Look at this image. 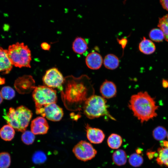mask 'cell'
<instances>
[{
  "label": "cell",
  "mask_w": 168,
  "mask_h": 168,
  "mask_svg": "<svg viewBox=\"0 0 168 168\" xmlns=\"http://www.w3.org/2000/svg\"><path fill=\"white\" fill-rule=\"evenodd\" d=\"M107 142L110 147L113 149H117L121 146L122 139L119 135L112 133L108 138Z\"/></svg>",
  "instance_id": "21"
},
{
  "label": "cell",
  "mask_w": 168,
  "mask_h": 168,
  "mask_svg": "<svg viewBox=\"0 0 168 168\" xmlns=\"http://www.w3.org/2000/svg\"><path fill=\"white\" fill-rule=\"evenodd\" d=\"M35 110L37 114L53 121H60L63 115L62 109L56 103L49 104Z\"/></svg>",
  "instance_id": "8"
},
{
  "label": "cell",
  "mask_w": 168,
  "mask_h": 168,
  "mask_svg": "<svg viewBox=\"0 0 168 168\" xmlns=\"http://www.w3.org/2000/svg\"><path fill=\"white\" fill-rule=\"evenodd\" d=\"M158 155L156 161L160 165L168 167V147H162L158 150Z\"/></svg>",
  "instance_id": "22"
},
{
  "label": "cell",
  "mask_w": 168,
  "mask_h": 168,
  "mask_svg": "<svg viewBox=\"0 0 168 168\" xmlns=\"http://www.w3.org/2000/svg\"><path fill=\"white\" fill-rule=\"evenodd\" d=\"M162 85L163 87L167 88L168 87V81L165 79H163L162 81Z\"/></svg>",
  "instance_id": "34"
},
{
  "label": "cell",
  "mask_w": 168,
  "mask_h": 168,
  "mask_svg": "<svg viewBox=\"0 0 168 168\" xmlns=\"http://www.w3.org/2000/svg\"><path fill=\"white\" fill-rule=\"evenodd\" d=\"M14 85L16 91L22 94L30 93L36 87L34 79L29 75L19 77L15 81Z\"/></svg>",
  "instance_id": "10"
},
{
  "label": "cell",
  "mask_w": 168,
  "mask_h": 168,
  "mask_svg": "<svg viewBox=\"0 0 168 168\" xmlns=\"http://www.w3.org/2000/svg\"><path fill=\"white\" fill-rule=\"evenodd\" d=\"M106 103L102 97L94 95L86 101L82 110L85 115L90 119L106 116L111 119L116 120L108 111Z\"/></svg>",
  "instance_id": "4"
},
{
  "label": "cell",
  "mask_w": 168,
  "mask_h": 168,
  "mask_svg": "<svg viewBox=\"0 0 168 168\" xmlns=\"http://www.w3.org/2000/svg\"><path fill=\"white\" fill-rule=\"evenodd\" d=\"M42 79L46 86L51 88H57L58 89L61 86L64 81L61 73L55 68L47 70Z\"/></svg>",
  "instance_id": "9"
},
{
  "label": "cell",
  "mask_w": 168,
  "mask_h": 168,
  "mask_svg": "<svg viewBox=\"0 0 168 168\" xmlns=\"http://www.w3.org/2000/svg\"><path fill=\"white\" fill-rule=\"evenodd\" d=\"M72 152L77 158L84 161L91 159L97 153V151L91 144L82 140L75 146Z\"/></svg>",
  "instance_id": "7"
},
{
  "label": "cell",
  "mask_w": 168,
  "mask_h": 168,
  "mask_svg": "<svg viewBox=\"0 0 168 168\" xmlns=\"http://www.w3.org/2000/svg\"><path fill=\"white\" fill-rule=\"evenodd\" d=\"M5 80L4 78L0 77V85H2L5 83Z\"/></svg>",
  "instance_id": "37"
},
{
  "label": "cell",
  "mask_w": 168,
  "mask_h": 168,
  "mask_svg": "<svg viewBox=\"0 0 168 168\" xmlns=\"http://www.w3.org/2000/svg\"><path fill=\"white\" fill-rule=\"evenodd\" d=\"M136 152H137V153L139 154L141 152V151L140 149H138L136 150Z\"/></svg>",
  "instance_id": "39"
},
{
  "label": "cell",
  "mask_w": 168,
  "mask_h": 168,
  "mask_svg": "<svg viewBox=\"0 0 168 168\" xmlns=\"http://www.w3.org/2000/svg\"><path fill=\"white\" fill-rule=\"evenodd\" d=\"M160 2L163 8L168 11V0H160Z\"/></svg>",
  "instance_id": "32"
},
{
  "label": "cell",
  "mask_w": 168,
  "mask_h": 168,
  "mask_svg": "<svg viewBox=\"0 0 168 168\" xmlns=\"http://www.w3.org/2000/svg\"><path fill=\"white\" fill-rule=\"evenodd\" d=\"M161 145L164 147H168V141H162Z\"/></svg>",
  "instance_id": "36"
},
{
  "label": "cell",
  "mask_w": 168,
  "mask_h": 168,
  "mask_svg": "<svg viewBox=\"0 0 168 168\" xmlns=\"http://www.w3.org/2000/svg\"><path fill=\"white\" fill-rule=\"evenodd\" d=\"M58 89L65 108L74 111L82 110L86 101L95 93L91 78L86 75L67 77Z\"/></svg>",
  "instance_id": "1"
},
{
  "label": "cell",
  "mask_w": 168,
  "mask_h": 168,
  "mask_svg": "<svg viewBox=\"0 0 168 168\" xmlns=\"http://www.w3.org/2000/svg\"><path fill=\"white\" fill-rule=\"evenodd\" d=\"M46 159V155L43 152L41 151H38L35 153L32 158L33 162L36 164L43 163Z\"/></svg>",
  "instance_id": "30"
},
{
  "label": "cell",
  "mask_w": 168,
  "mask_h": 168,
  "mask_svg": "<svg viewBox=\"0 0 168 168\" xmlns=\"http://www.w3.org/2000/svg\"><path fill=\"white\" fill-rule=\"evenodd\" d=\"M13 66L9 57L7 50L0 46V72L3 74L8 73Z\"/></svg>",
  "instance_id": "14"
},
{
  "label": "cell",
  "mask_w": 168,
  "mask_h": 168,
  "mask_svg": "<svg viewBox=\"0 0 168 168\" xmlns=\"http://www.w3.org/2000/svg\"><path fill=\"white\" fill-rule=\"evenodd\" d=\"M7 50L9 57L13 65L19 68H31V51L23 43L17 42L11 45Z\"/></svg>",
  "instance_id": "5"
},
{
  "label": "cell",
  "mask_w": 168,
  "mask_h": 168,
  "mask_svg": "<svg viewBox=\"0 0 168 168\" xmlns=\"http://www.w3.org/2000/svg\"><path fill=\"white\" fill-rule=\"evenodd\" d=\"M158 26L162 31L164 39L168 42V14L159 19Z\"/></svg>",
  "instance_id": "23"
},
{
  "label": "cell",
  "mask_w": 168,
  "mask_h": 168,
  "mask_svg": "<svg viewBox=\"0 0 168 168\" xmlns=\"http://www.w3.org/2000/svg\"><path fill=\"white\" fill-rule=\"evenodd\" d=\"M103 59L101 55L99 53L93 52L88 54L85 59L87 66L92 70H97L101 67Z\"/></svg>",
  "instance_id": "13"
},
{
  "label": "cell",
  "mask_w": 168,
  "mask_h": 168,
  "mask_svg": "<svg viewBox=\"0 0 168 168\" xmlns=\"http://www.w3.org/2000/svg\"><path fill=\"white\" fill-rule=\"evenodd\" d=\"M128 161L131 166L134 167H138L142 164L143 160L142 156L139 154L134 153L130 156Z\"/></svg>",
  "instance_id": "27"
},
{
  "label": "cell",
  "mask_w": 168,
  "mask_h": 168,
  "mask_svg": "<svg viewBox=\"0 0 168 168\" xmlns=\"http://www.w3.org/2000/svg\"><path fill=\"white\" fill-rule=\"evenodd\" d=\"M150 39L156 42L162 41L164 39V35L162 31L158 28L152 29L149 33Z\"/></svg>",
  "instance_id": "25"
},
{
  "label": "cell",
  "mask_w": 168,
  "mask_h": 168,
  "mask_svg": "<svg viewBox=\"0 0 168 168\" xmlns=\"http://www.w3.org/2000/svg\"><path fill=\"white\" fill-rule=\"evenodd\" d=\"M133 115L142 123L156 117L158 106L154 99L147 91L132 96L128 104Z\"/></svg>",
  "instance_id": "2"
},
{
  "label": "cell",
  "mask_w": 168,
  "mask_h": 168,
  "mask_svg": "<svg viewBox=\"0 0 168 168\" xmlns=\"http://www.w3.org/2000/svg\"><path fill=\"white\" fill-rule=\"evenodd\" d=\"M11 163V158L9 153L7 152L0 153V168H8Z\"/></svg>",
  "instance_id": "26"
},
{
  "label": "cell",
  "mask_w": 168,
  "mask_h": 168,
  "mask_svg": "<svg viewBox=\"0 0 168 168\" xmlns=\"http://www.w3.org/2000/svg\"><path fill=\"white\" fill-rule=\"evenodd\" d=\"M166 129L161 126L156 127L153 131V136L155 139L158 141H162L167 136Z\"/></svg>",
  "instance_id": "24"
},
{
  "label": "cell",
  "mask_w": 168,
  "mask_h": 168,
  "mask_svg": "<svg viewBox=\"0 0 168 168\" xmlns=\"http://www.w3.org/2000/svg\"><path fill=\"white\" fill-rule=\"evenodd\" d=\"M88 48L86 40L81 37H76L72 44V49L76 53L82 54L85 53Z\"/></svg>",
  "instance_id": "16"
},
{
  "label": "cell",
  "mask_w": 168,
  "mask_h": 168,
  "mask_svg": "<svg viewBox=\"0 0 168 168\" xmlns=\"http://www.w3.org/2000/svg\"><path fill=\"white\" fill-rule=\"evenodd\" d=\"M104 66L110 70H114L119 66V61L118 58L115 55L109 54H107L103 60Z\"/></svg>",
  "instance_id": "18"
},
{
  "label": "cell",
  "mask_w": 168,
  "mask_h": 168,
  "mask_svg": "<svg viewBox=\"0 0 168 168\" xmlns=\"http://www.w3.org/2000/svg\"><path fill=\"white\" fill-rule=\"evenodd\" d=\"M3 100V98L2 97L1 92L0 91V104L2 103Z\"/></svg>",
  "instance_id": "38"
},
{
  "label": "cell",
  "mask_w": 168,
  "mask_h": 168,
  "mask_svg": "<svg viewBox=\"0 0 168 168\" xmlns=\"http://www.w3.org/2000/svg\"><path fill=\"white\" fill-rule=\"evenodd\" d=\"M167 139L168 140V132L167 133Z\"/></svg>",
  "instance_id": "40"
},
{
  "label": "cell",
  "mask_w": 168,
  "mask_h": 168,
  "mask_svg": "<svg viewBox=\"0 0 168 168\" xmlns=\"http://www.w3.org/2000/svg\"><path fill=\"white\" fill-rule=\"evenodd\" d=\"M32 116L31 110L23 105L16 109L11 107L4 116L7 123L16 130L23 132L26 131Z\"/></svg>",
  "instance_id": "3"
},
{
  "label": "cell",
  "mask_w": 168,
  "mask_h": 168,
  "mask_svg": "<svg viewBox=\"0 0 168 168\" xmlns=\"http://www.w3.org/2000/svg\"><path fill=\"white\" fill-rule=\"evenodd\" d=\"M155 153H154V152H148L147 153V155L149 158V159H152L153 157L154 156V154Z\"/></svg>",
  "instance_id": "35"
},
{
  "label": "cell",
  "mask_w": 168,
  "mask_h": 168,
  "mask_svg": "<svg viewBox=\"0 0 168 168\" xmlns=\"http://www.w3.org/2000/svg\"><path fill=\"white\" fill-rule=\"evenodd\" d=\"M85 128L87 138L91 143L99 144L103 141L105 135L101 130L92 127L88 124L86 125Z\"/></svg>",
  "instance_id": "12"
},
{
  "label": "cell",
  "mask_w": 168,
  "mask_h": 168,
  "mask_svg": "<svg viewBox=\"0 0 168 168\" xmlns=\"http://www.w3.org/2000/svg\"><path fill=\"white\" fill-rule=\"evenodd\" d=\"M117 41L119 44L121 45L123 50H124L128 42L127 39L125 38H123L120 39H118Z\"/></svg>",
  "instance_id": "31"
},
{
  "label": "cell",
  "mask_w": 168,
  "mask_h": 168,
  "mask_svg": "<svg viewBox=\"0 0 168 168\" xmlns=\"http://www.w3.org/2000/svg\"><path fill=\"white\" fill-rule=\"evenodd\" d=\"M100 92L102 97L104 98H112L116 95V86L112 82L106 80L100 86Z\"/></svg>",
  "instance_id": "15"
},
{
  "label": "cell",
  "mask_w": 168,
  "mask_h": 168,
  "mask_svg": "<svg viewBox=\"0 0 168 168\" xmlns=\"http://www.w3.org/2000/svg\"><path fill=\"white\" fill-rule=\"evenodd\" d=\"M32 97L35 102V109L56 103L57 100L56 90L44 86L35 87L32 92Z\"/></svg>",
  "instance_id": "6"
},
{
  "label": "cell",
  "mask_w": 168,
  "mask_h": 168,
  "mask_svg": "<svg viewBox=\"0 0 168 168\" xmlns=\"http://www.w3.org/2000/svg\"><path fill=\"white\" fill-rule=\"evenodd\" d=\"M21 139L25 144L27 145L31 144L34 141L35 134L31 131H25L21 135Z\"/></svg>",
  "instance_id": "29"
},
{
  "label": "cell",
  "mask_w": 168,
  "mask_h": 168,
  "mask_svg": "<svg viewBox=\"0 0 168 168\" xmlns=\"http://www.w3.org/2000/svg\"><path fill=\"white\" fill-rule=\"evenodd\" d=\"M114 163L118 166L125 165L127 161V156L125 152L122 149H119L114 152L112 155Z\"/></svg>",
  "instance_id": "20"
},
{
  "label": "cell",
  "mask_w": 168,
  "mask_h": 168,
  "mask_svg": "<svg viewBox=\"0 0 168 168\" xmlns=\"http://www.w3.org/2000/svg\"><path fill=\"white\" fill-rule=\"evenodd\" d=\"M49 129L48 122L44 117H38L31 121V130L35 135L46 134Z\"/></svg>",
  "instance_id": "11"
},
{
  "label": "cell",
  "mask_w": 168,
  "mask_h": 168,
  "mask_svg": "<svg viewBox=\"0 0 168 168\" xmlns=\"http://www.w3.org/2000/svg\"><path fill=\"white\" fill-rule=\"evenodd\" d=\"M140 51L146 54H150L153 53L156 49L154 43L151 40L143 37L139 44Z\"/></svg>",
  "instance_id": "17"
},
{
  "label": "cell",
  "mask_w": 168,
  "mask_h": 168,
  "mask_svg": "<svg viewBox=\"0 0 168 168\" xmlns=\"http://www.w3.org/2000/svg\"><path fill=\"white\" fill-rule=\"evenodd\" d=\"M15 134L14 129L8 124L4 125L0 129V137L5 141H11Z\"/></svg>",
  "instance_id": "19"
},
{
  "label": "cell",
  "mask_w": 168,
  "mask_h": 168,
  "mask_svg": "<svg viewBox=\"0 0 168 168\" xmlns=\"http://www.w3.org/2000/svg\"><path fill=\"white\" fill-rule=\"evenodd\" d=\"M1 92L3 98L7 100L12 99L15 95V91L9 86H4L2 87Z\"/></svg>",
  "instance_id": "28"
},
{
  "label": "cell",
  "mask_w": 168,
  "mask_h": 168,
  "mask_svg": "<svg viewBox=\"0 0 168 168\" xmlns=\"http://www.w3.org/2000/svg\"><path fill=\"white\" fill-rule=\"evenodd\" d=\"M41 46L42 49L45 50H48L50 48V45L46 42L42 43L41 44Z\"/></svg>",
  "instance_id": "33"
}]
</instances>
